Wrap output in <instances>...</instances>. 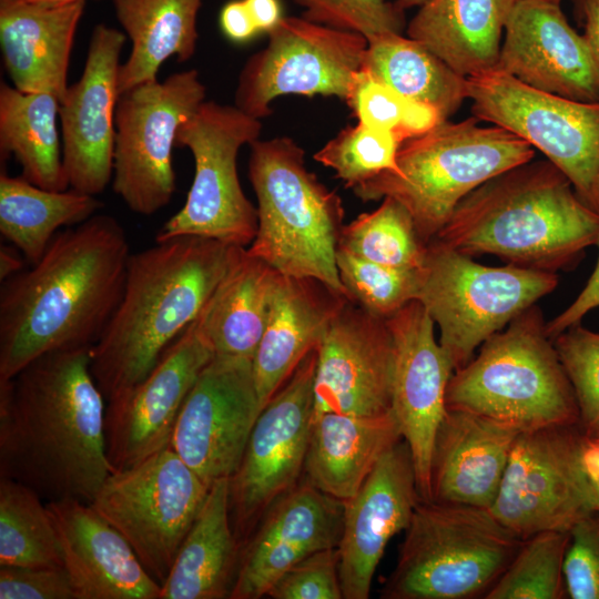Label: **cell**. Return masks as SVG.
<instances>
[{"mask_svg": "<svg viewBox=\"0 0 599 599\" xmlns=\"http://www.w3.org/2000/svg\"><path fill=\"white\" fill-rule=\"evenodd\" d=\"M552 341L577 399L579 427L599 437V333L578 323Z\"/></svg>", "mask_w": 599, "mask_h": 599, "instance_id": "cell-42", "label": "cell"}, {"mask_svg": "<svg viewBox=\"0 0 599 599\" xmlns=\"http://www.w3.org/2000/svg\"><path fill=\"white\" fill-rule=\"evenodd\" d=\"M302 17L316 23L362 34L367 41L402 33L404 10L388 0H294Z\"/></svg>", "mask_w": 599, "mask_h": 599, "instance_id": "cell-43", "label": "cell"}, {"mask_svg": "<svg viewBox=\"0 0 599 599\" xmlns=\"http://www.w3.org/2000/svg\"><path fill=\"white\" fill-rule=\"evenodd\" d=\"M214 355L195 319L145 378L106 400L105 447L112 473L170 446L183 403Z\"/></svg>", "mask_w": 599, "mask_h": 599, "instance_id": "cell-18", "label": "cell"}, {"mask_svg": "<svg viewBox=\"0 0 599 599\" xmlns=\"http://www.w3.org/2000/svg\"><path fill=\"white\" fill-rule=\"evenodd\" d=\"M343 514L342 501L300 481L266 511L243 545L230 599L262 598L300 560L337 547Z\"/></svg>", "mask_w": 599, "mask_h": 599, "instance_id": "cell-24", "label": "cell"}, {"mask_svg": "<svg viewBox=\"0 0 599 599\" xmlns=\"http://www.w3.org/2000/svg\"><path fill=\"white\" fill-rule=\"evenodd\" d=\"M518 434L489 418L446 408L432 454V500L490 508Z\"/></svg>", "mask_w": 599, "mask_h": 599, "instance_id": "cell-27", "label": "cell"}, {"mask_svg": "<svg viewBox=\"0 0 599 599\" xmlns=\"http://www.w3.org/2000/svg\"><path fill=\"white\" fill-rule=\"evenodd\" d=\"M244 248L181 236L131 253L119 304L91 346V373L105 400L150 374Z\"/></svg>", "mask_w": 599, "mask_h": 599, "instance_id": "cell-3", "label": "cell"}, {"mask_svg": "<svg viewBox=\"0 0 599 599\" xmlns=\"http://www.w3.org/2000/svg\"><path fill=\"white\" fill-rule=\"evenodd\" d=\"M108 214L59 231L42 257L1 282L0 379L58 349L92 346L121 298L130 257Z\"/></svg>", "mask_w": 599, "mask_h": 599, "instance_id": "cell-2", "label": "cell"}, {"mask_svg": "<svg viewBox=\"0 0 599 599\" xmlns=\"http://www.w3.org/2000/svg\"><path fill=\"white\" fill-rule=\"evenodd\" d=\"M348 301L319 280L280 274L266 327L252 358L262 409L318 347Z\"/></svg>", "mask_w": 599, "mask_h": 599, "instance_id": "cell-26", "label": "cell"}, {"mask_svg": "<svg viewBox=\"0 0 599 599\" xmlns=\"http://www.w3.org/2000/svg\"><path fill=\"white\" fill-rule=\"evenodd\" d=\"M550 1H554V2L560 3V1H561V0H550Z\"/></svg>", "mask_w": 599, "mask_h": 599, "instance_id": "cell-58", "label": "cell"}, {"mask_svg": "<svg viewBox=\"0 0 599 599\" xmlns=\"http://www.w3.org/2000/svg\"><path fill=\"white\" fill-rule=\"evenodd\" d=\"M33 2H40V3H48V4H63V3H73L79 1H87V0H29Z\"/></svg>", "mask_w": 599, "mask_h": 599, "instance_id": "cell-56", "label": "cell"}, {"mask_svg": "<svg viewBox=\"0 0 599 599\" xmlns=\"http://www.w3.org/2000/svg\"><path fill=\"white\" fill-rule=\"evenodd\" d=\"M260 32L268 33L284 18L280 0H244Z\"/></svg>", "mask_w": 599, "mask_h": 599, "instance_id": "cell-50", "label": "cell"}, {"mask_svg": "<svg viewBox=\"0 0 599 599\" xmlns=\"http://www.w3.org/2000/svg\"><path fill=\"white\" fill-rule=\"evenodd\" d=\"M572 2L575 7V16L577 17L578 22H582L585 0H572Z\"/></svg>", "mask_w": 599, "mask_h": 599, "instance_id": "cell-55", "label": "cell"}, {"mask_svg": "<svg viewBox=\"0 0 599 599\" xmlns=\"http://www.w3.org/2000/svg\"><path fill=\"white\" fill-rule=\"evenodd\" d=\"M1 599H77L64 567L0 566Z\"/></svg>", "mask_w": 599, "mask_h": 599, "instance_id": "cell-47", "label": "cell"}, {"mask_svg": "<svg viewBox=\"0 0 599 599\" xmlns=\"http://www.w3.org/2000/svg\"><path fill=\"white\" fill-rule=\"evenodd\" d=\"M435 240L469 256L556 273L597 244L599 211L550 161H529L470 192Z\"/></svg>", "mask_w": 599, "mask_h": 599, "instance_id": "cell-4", "label": "cell"}, {"mask_svg": "<svg viewBox=\"0 0 599 599\" xmlns=\"http://www.w3.org/2000/svg\"><path fill=\"white\" fill-rule=\"evenodd\" d=\"M504 32L496 69L540 91L599 101V69L586 38L569 24L560 3L518 0Z\"/></svg>", "mask_w": 599, "mask_h": 599, "instance_id": "cell-23", "label": "cell"}, {"mask_svg": "<svg viewBox=\"0 0 599 599\" xmlns=\"http://www.w3.org/2000/svg\"><path fill=\"white\" fill-rule=\"evenodd\" d=\"M126 35L104 23L90 37L79 80L59 106L62 156L69 186L97 196L113 176L120 58Z\"/></svg>", "mask_w": 599, "mask_h": 599, "instance_id": "cell-19", "label": "cell"}, {"mask_svg": "<svg viewBox=\"0 0 599 599\" xmlns=\"http://www.w3.org/2000/svg\"><path fill=\"white\" fill-rule=\"evenodd\" d=\"M402 439L393 410L379 416L323 414L312 420L304 479L344 502L357 494L384 454Z\"/></svg>", "mask_w": 599, "mask_h": 599, "instance_id": "cell-29", "label": "cell"}, {"mask_svg": "<svg viewBox=\"0 0 599 599\" xmlns=\"http://www.w3.org/2000/svg\"><path fill=\"white\" fill-rule=\"evenodd\" d=\"M344 225L338 247L365 260L399 268H419L426 244L407 209L390 196Z\"/></svg>", "mask_w": 599, "mask_h": 599, "instance_id": "cell-38", "label": "cell"}, {"mask_svg": "<svg viewBox=\"0 0 599 599\" xmlns=\"http://www.w3.org/2000/svg\"><path fill=\"white\" fill-rule=\"evenodd\" d=\"M383 599L485 598L522 539L489 510L420 499Z\"/></svg>", "mask_w": 599, "mask_h": 599, "instance_id": "cell-8", "label": "cell"}, {"mask_svg": "<svg viewBox=\"0 0 599 599\" xmlns=\"http://www.w3.org/2000/svg\"><path fill=\"white\" fill-rule=\"evenodd\" d=\"M596 438H598V439H599V437H596Z\"/></svg>", "mask_w": 599, "mask_h": 599, "instance_id": "cell-59", "label": "cell"}, {"mask_svg": "<svg viewBox=\"0 0 599 599\" xmlns=\"http://www.w3.org/2000/svg\"><path fill=\"white\" fill-rule=\"evenodd\" d=\"M313 418L392 410L394 348L387 322L348 301L316 348Z\"/></svg>", "mask_w": 599, "mask_h": 599, "instance_id": "cell-21", "label": "cell"}, {"mask_svg": "<svg viewBox=\"0 0 599 599\" xmlns=\"http://www.w3.org/2000/svg\"><path fill=\"white\" fill-rule=\"evenodd\" d=\"M362 70L403 97L433 105L444 121L468 99L467 78L426 45L402 33L369 40Z\"/></svg>", "mask_w": 599, "mask_h": 599, "instance_id": "cell-36", "label": "cell"}, {"mask_svg": "<svg viewBox=\"0 0 599 599\" xmlns=\"http://www.w3.org/2000/svg\"><path fill=\"white\" fill-rule=\"evenodd\" d=\"M0 566L64 567L47 502L9 478H0Z\"/></svg>", "mask_w": 599, "mask_h": 599, "instance_id": "cell-37", "label": "cell"}, {"mask_svg": "<svg viewBox=\"0 0 599 599\" xmlns=\"http://www.w3.org/2000/svg\"><path fill=\"white\" fill-rule=\"evenodd\" d=\"M467 92L475 118L538 149L568 177L578 196L597 210L599 101L540 91L498 69L467 78Z\"/></svg>", "mask_w": 599, "mask_h": 599, "instance_id": "cell-13", "label": "cell"}, {"mask_svg": "<svg viewBox=\"0 0 599 599\" xmlns=\"http://www.w3.org/2000/svg\"><path fill=\"white\" fill-rule=\"evenodd\" d=\"M250 148L258 223L247 252L283 275L319 280L348 297L336 265L342 199L306 167L292 138L258 139Z\"/></svg>", "mask_w": 599, "mask_h": 599, "instance_id": "cell-5", "label": "cell"}, {"mask_svg": "<svg viewBox=\"0 0 599 599\" xmlns=\"http://www.w3.org/2000/svg\"><path fill=\"white\" fill-rule=\"evenodd\" d=\"M229 478L215 481L185 536L160 599L230 598L241 556L230 516Z\"/></svg>", "mask_w": 599, "mask_h": 599, "instance_id": "cell-31", "label": "cell"}, {"mask_svg": "<svg viewBox=\"0 0 599 599\" xmlns=\"http://www.w3.org/2000/svg\"><path fill=\"white\" fill-rule=\"evenodd\" d=\"M317 354L312 351L260 413L229 478L230 516L241 548L266 511L300 484L308 448Z\"/></svg>", "mask_w": 599, "mask_h": 599, "instance_id": "cell-16", "label": "cell"}, {"mask_svg": "<svg viewBox=\"0 0 599 599\" xmlns=\"http://www.w3.org/2000/svg\"><path fill=\"white\" fill-rule=\"evenodd\" d=\"M358 122L394 133L407 141V124L414 100L403 97L364 70L357 74L345 101Z\"/></svg>", "mask_w": 599, "mask_h": 599, "instance_id": "cell-44", "label": "cell"}, {"mask_svg": "<svg viewBox=\"0 0 599 599\" xmlns=\"http://www.w3.org/2000/svg\"><path fill=\"white\" fill-rule=\"evenodd\" d=\"M47 507L77 599H160L161 586L91 504L61 499Z\"/></svg>", "mask_w": 599, "mask_h": 599, "instance_id": "cell-25", "label": "cell"}, {"mask_svg": "<svg viewBox=\"0 0 599 599\" xmlns=\"http://www.w3.org/2000/svg\"><path fill=\"white\" fill-rule=\"evenodd\" d=\"M21 252L14 247L9 246L0 247V281L3 282L7 278L23 270V260Z\"/></svg>", "mask_w": 599, "mask_h": 599, "instance_id": "cell-53", "label": "cell"}, {"mask_svg": "<svg viewBox=\"0 0 599 599\" xmlns=\"http://www.w3.org/2000/svg\"><path fill=\"white\" fill-rule=\"evenodd\" d=\"M386 322L394 348L392 410L412 454L420 498L432 500V454L455 369L435 338L433 318L417 300Z\"/></svg>", "mask_w": 599, "mask_h": 599, "instance_id": "cell-20", "label": "cell"}, {"mask_svg": "<svg viewBox=\"0 0 599 599\" xmlns=\"http://www.w3.org/2000/svg\"><path fill=\"white\" fill-rule=\"evenodd\" d=\"M91 346L47 353L0 379V478L47 501L91 504L112 473L105 398L91 373Z\"/></svg>", "mask_w": 599, "mask_h": 599, "instance_id": "cell-1", "label": "cell"}, {"mask_svg": "<svg viewBox=\"0 0 599 599\" xmlns=\"http://www.w3.org/2000/svg\"><path fill=\"white\" fill-rule=\"evenodd\" d=\"M569 531L548 530L522 540L486 599L567 598L564 561Z\"/></svg>", "mask_w": 599, "mask_h": 599, "instance_id": "cell-39", "label": "cell"}, {"mask_svg": "<svg viewBox=\"0 0 599 599\" xmlns=\"http://www.w3.org/2000/svg\"><path fill=\"white\" fill-rule=\"evenodd\" d=\"M209 491L210 486L169 446L111 473L91 506L126 539L162 586Z\"/></svg>", "mask_w": 599, "mask_h": 599, "instance_id": "cell-11", "label": "cell"}, {"mask_svg": "<svg viewBox=\"0 0 599 599\" xmlns=\"http://www.w3.org/2000/svg\"><path fill=\"white\" fill-rule=\"evenodd\" d=\"M402 144L394 133L357 122L342 129L314 154V160L334 170L336 177L353 190L383 172L396 173Z\"/></svg>", "mask_w": 599, "mask_h": 599, "instance_id": "cell-40", "label": "cell"}, {"mask_svg": "<svg viewBox=\"0 0 599 599\" xmlns=\"http://www.w3.org/2000/svg\"><path fill=\"white\" fill-rule=\"evenodd\" d=\"M518 0H429L407 24L419 41L465 78L496 69L501 37Z\"/></svg>", "mask_w": 599, "mask_h": 599, "instance_id": "cell-30", "label": "cell"}, {"mask_svg": "<svg viewBox=\"0 0 599 599\" xmlns=\"http://www.w3.org/2000/svg\"><path fill=\"white\" fill-rule=\"evenodd\" d=\"M336 265L352 302L387 319L416 300L419 268L378 264L337 248Z\"/></svg>", "mask_w": 599, "mask_h": 599, "instance_id": "cell-41", "label": "cell"}, {"mask_svg": "<svg viewBox=\"0 0 599 599\" xmlns=\"http://www.w3.org/2000/svg\"><path fill=\"white\" fill-rule=\"evenodd\" d=\"M261 412L252 358L214 355L183 403L170 447L211 487L238 468Z\"/></svg>", "mask_w": 599, "mask_h": 599, "instance_id": "cell-17", "label": "cell"}, {"mask_svg": "<svg viewBox=\"0 0 599 599\" xmlns=\"http://www.w3.org/2000/svg\"><path fill=\"white\" fill-rule=\"evenodd\" d=\"M582 438L579 425L518 434L489 510L520 539L569 531L597 510L581 461Z\"/></svg>", "mask_w": 599, "mask_h": 599, "instance_id": "cell-14", "label": "cell"}, {"mask_svg": "<svg viewBox=\"0 0 599 599\" xmlns=\"http://www.w3.org/2000/svg\"><path fill=\"white\" fill-rule=\"evenodd\" d=\"M567 598L599 599V511H592L569 530L564 561Z\"/></svg>", "mask_w": 599, "mask_h": 599, "instance_id": "cell-46", "label": "cell"}, {"mask_svg": "<svg viewBox=\"0 0 599 599\" xmlns=\"http://www.w3.org/2000/svg\"><path fill=\"white\" fill-rule=\"evenodd\" d=\"M273 599H344L337 547L315 551L285 571L271 587Z\"/></svg>", "mask_w": 599, "mask_h": 599, "instance_id": "cell-45", "label": "cell"}, {"mask_svg": "<svg viewBox=\"0 0 599 599\" xmlns=\"http://www.w3.org/2000/svg\"><path fill=\"white\" fill-rule=\"evenodd\" d=\"M599 250V240L596 244ZM599 307V257L590 278L575 301L560 314L546 323V331L551 339L578 324L590 311Z\"/></svg>", "mask_w": 599, "mask_h": 599, "instance_id": "cell-48", "label": "cell"}, {"mask_svg": "<svg viewBox=\"0 0 599 599\" xmlns=\"http://www.w3.org/2000/svg\"><path fill=\"white\" fill-rule=\"evenodd\" d=\"M101 207L94 195L45 190L1 171L0 232L30 264L42 257L59 229L80 224Z\"/></svg>", "mask_w": 599, "mask_h": 599, "instance_id": "cell-35", "label": "cell"}, {"mask_svg": "<svg viewBox=\"0 0 599 599\" xmlns=\"http://www.w3.org/2000/svg\"><path fill=\"white\" fill-rule=\"evenodd\" d=\"M262 122L235 105L204 101L176 131L175 148L193 155L195 171L184 205L155 241L199 236L246 247L257 232V209L244 194L237 172L241 148L260 139Z\"/></svg>", "mask_w": 599, "mask_h": 599, "instance_id": "cell-10", "label": "cell"}, {"mask_svg": "<svg viewBox=\"0 0 599 599\" xmlns=\"http://www.w3.org/2000/svg\"><path fill=\"white\" fill-rule=\"evenodd\" d=\"M202 3L203 0H113L115 17L131 41V52L120 67V93L156 80L167 59L184 62L194 55Z\"/></svg>", "mask_w": 599, "mask_h": 599, "instance_id": "cell-33", "label": "cell"}, {"mask_svg": "<svg viewBox=\"0 0 599 599\" xmlns=\"http://www.w3.org/2000/svg\"><path fill=\"white\" fill-rule=\"evenodd\" d=\"M596 207L599 211V180H598L597 189H596Z\"/></svg>", "mask_w": 599, "mask_h": 599, "instance_id": "cell-57", "label": "cell"}, {"mask_svg": "<svg viewBox=\"0 0 599 599\" xmlns=\"http://www.w3.org/2000/svg\"><path fill=\"white\" fill-rule=\"evenodd\" d=\"M534 155L527 141L500 126H480L477 118L445 120L402 144L396 173L383 172L353 191L364 202L398 201L428 244L470 192Z\"/></svg>", "mask_w": 599, "mask_h": 599, "instance_id": "cell-7", "label": "cell"}, {"mask_svg": "<svg viewBox=\"0 0 599 599\" xmlns=\"http://www.w3.org/2000/svg\"><path fill=\"white\" fill-rule=\"evenodd\" d=\"M219 23L224 35L236 43L254 38L257 30L244 0H232L221 9Z\"/></svg>", "mask_w": 599, "mask_h": 599, "instance_id": "cell-49", "label": "cell"}, {"mask_svg": "<svg viewBox=\"0 0 599 599\" xmlns=\"http://www.w3.org/2000/svg\"><path fill=\"white\" fill-rule=\"evenodd\" d=\"M557 284L555 272L483 265L434 238L426 244L416 300L438 326V342L456 370Z\"/></svg>", "mask_w": 599, "mask_h": 599, "instance_id": "cell-9", "label": "cell"}, {"mask_svg": "<svg viewBox=\"0 0 599 599\" xmlns=\"http://www.w3.org/2000/svg\"><path fill=\"white\" fill-rule=\"evenodd\" d=\"M410 450L404 439L380 458L357 494L343 502L337 546L344 599H367L389 540L406 530L420 500Z\"/></svg>", "mask_w": 599, "mask_h": 599, "instance_id": "cell-22", "label": "cell"}, {"mask_svg": "<svg viewBox=\"0 0 599 599\" xmlns=\"http://www.w3.org/2000/svg\"><path fill=\"white\" fill-rule=\"evenodd\" d=\"M84 7V1L0 0L2 60L16 89L50 92L61 101L69 87L70 57Z\"/></svg>", "mask_w": 599, "mask_h": 599, "instance_id": "cell-28", "label": "cell"}, {"mask_svg": "<svg viewBox=\"0 0 599 599\" xmlns=\"http://www.w3.org/2000/svg\"><path fill=\"white\" fill-rule=\"evenodd\" d=\"M582 22L583 37L599 69V0H585Z\"/></svg>", "mask_w": 599, "mask_h": 599, "instance_id": "cell-52", "label": "cell"}, {"mask_svg": "<svg viewBox=\"0 0 599 599\" xmlns=\"http://www.w3.org/2000/svg\"><path fill=\"white\" fill-rule=\"evenodd\" d=\"M581 461L591 486L599 511V439L583 435L581 444Z\"/></svg>", "mask_w": 599, "mask_h": 599, "instance_id": "cell-51", "label": "cell"}, {"mask_svg": "<svg viewBox=\"0 0 599 599\" xmlns=\"http://www.w3.org/2000/svg\"><path fill=\"white\" fill-rule=\"evenodd\" d=\"M280 274L244 248L196 318L215 355L253 358Z\"/></svg>", "mask_w": 599, "mask_h": 599, "instance_id": "cell-32", "label": "cell"}, {"mask_svg": "<svg viewBox=\"0 0 599 599\" xmlns=\"http://www.w3.org/2000/svg\"><path fill=\"white\" fill-rule=\"evenodd\" d=\"M428 1L429 0H396L395 2L400 9L405 11L406 9L414 8V7L419 8Z\"/></svg>", "mask_w": 599, "mask_h": 599, "instance_id": "cell-54", "label": "cell"}, {"mask_svg": "<svg viewBox=\"0 0 599 599\" xmlns=\"http://www.w3.org/2000/svg\"><path fill=\"white\" fill-rule=\"evenodd\" d=\"M267 35L266 47L251 55L238 74L235 106L261 120L283 95L346 101L362 70L365 37L303 17H284Z\"/></svg>", "mask_w": 599, "mask_h": 599, "instance_id": "cell-15", "label": "cell"}, {"mask_svg": "<svg viewBox=\"0 0 599 599\" xmlns=\"http://www.w3.org/2000/svg\"><path fill=\"white\" fill-rule=\"evenodd\" d=\"M60 100L50 92H22L0 84V155L13 156L21 176L50 191L70 189L59 133Z\"/></svg>", "mask_w": 599, "mask_h": 599, "instance_id": "cell-34", "label": "cell"}, {"mask_svg": "<svg viewBox=\"0 0 599 599\" xmlns=\"http://www.w3.org/2000/svg\"><path fill=\"white\" fill-rule=\"evenodd\" d=\"M205 95L194 69L120 93L111 182L114 193L132 212L152 215L170 203L176 189L172 162L176 131Z\"/></svg>", "mask_w": 599, "mask_h": 599, "instance_id": "cell-12", "label": "cell"}, {"mask_svg": "<svg viewBox=\"0 0 599 599\" xmlns=\"http://www.w3.org/2000/svg\"><path fill=\"white\" fill-rule=\"evenodd\" d=\"M446 408L519 433L579 425L572 386L536 304L488 337L478 355L453 373Z\"/></svg>", "mask_w": 599, "mask_h": 599, "instance_id": "cell-6", "label": "cell"}]
</instances>
